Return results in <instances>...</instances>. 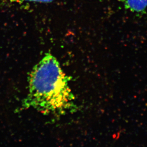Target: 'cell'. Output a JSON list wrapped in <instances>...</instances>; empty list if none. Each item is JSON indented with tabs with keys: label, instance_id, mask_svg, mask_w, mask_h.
<instances>
[{
	"label": "cell",
	"instance_id": "cell-1",
	"mask_svg": "<svg viewBox=\"0 0 147 147\" xmlns=\"http://www.w3.org/2000/svg\"><path fill=\"white\" fill-rule=\"evenodd\" d=\"M68 81L57 60L52 54H46L30 74L22 109L56 116L76 111L78 107Z\"/></svg>",
	"mask_w": 147,
	"mask_h": 147
},
{
	"label": "cell",
	"instance_id": "cell-2",
	"mask_svg": "<svg viewBox=\"0 0 147 147\" xmlns=\"http://www.w3.org/2000/svg\"><path fill=\"white\" fill-rule=\"evenodd\" d=\"M132 13H142L147 10V0H117Z\"/></svg>",
	"mask_w": 147,
	"mask_h": 147
},
{
	"label": "cell",
	"instance_id": "cell-3",
	"mask_svg": "<svg viewBox=\"0 0 147 147\" xmlns=\"http://www.w3.org/2000/svg\"><path fill=\"white\" fill-rule=\"evenodd\" d=\"M54 0H11L13 2H32V3H49Z\"/></svg>",
	"mask_w": 147,
	"mask_h": 147
}]
</instances>
